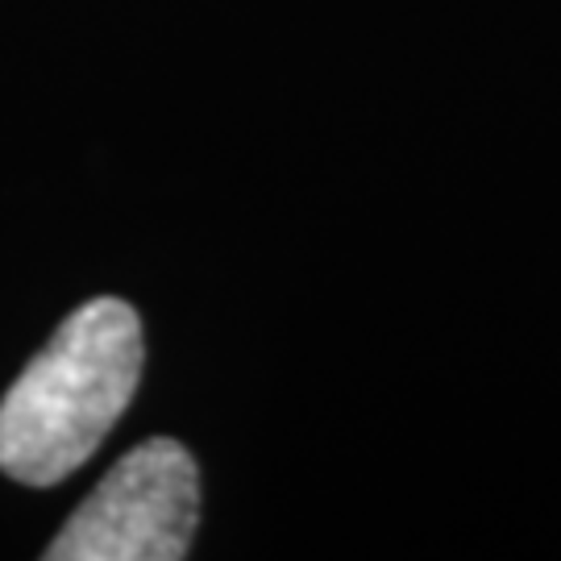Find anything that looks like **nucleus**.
<instances>
[{
  "instance_id": "nucleus-1",
  "label": "nucleus",
  "mask_w": 561,
  "mask_h": 561,
  "mask_svg": "<svg viewBox=\"0 0 561 561\" xmlns=\"http://www.w3.org/2000/svg\"><path fill=\"white\" fill-rule=\"evenodd\" d=\"M141 358L129 304L104 296L76 308L0 400V470L25 486L71 479L129 408Z\"/></svg>"
},
{
  "instance_id": "nucleus-2",
  "label": "nucleus",
  "mask_w": 561,
  "mask_h": 561,
  "mask_svg": "<svg viewBox=\"0 0 561 561\" xmlns=\"http://www.w3.org/2000/svg\"><path fill=\"white\" fill-rule=\"evenodd\" d=\"M201 520L196 461L171 437H150L96 482L46 561H180Z\"/></svg>"
}]
</instances>
